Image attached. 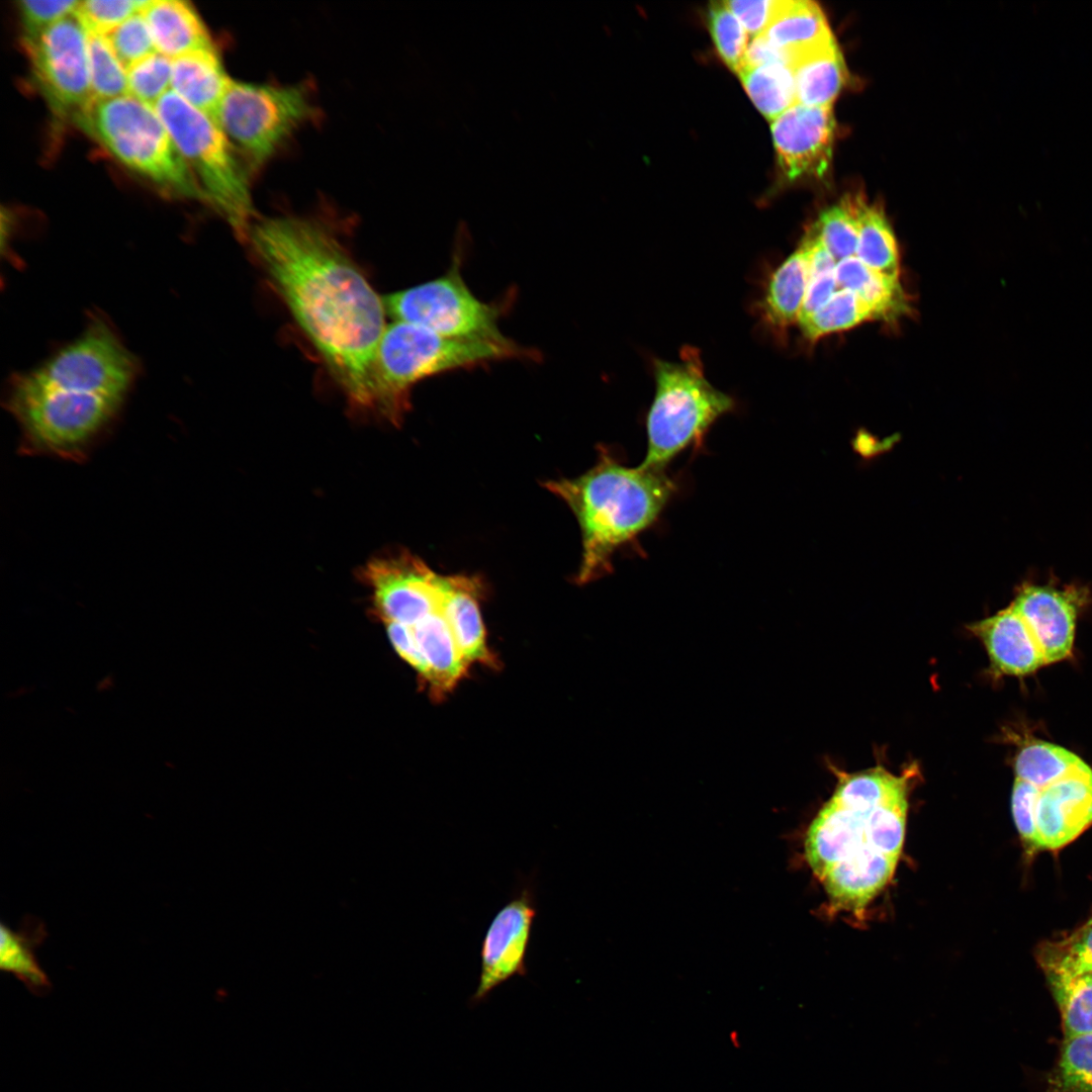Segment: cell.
I'll return each mask as SVG.
<instances>
[{
  "label": "cell",
  "mask_w": 1092,
  "mask_h": 1092,
  "mask_svg": "<svg viewBox=\"0 0 1092 1092\" xmlns=\"http://www.w3.org/2000/svg\"><path fill=\"white\" fill-rule=\"evenodd\" d=\"M47 936L44 924L31 916L25 917L18 931L5 923L0 927V969L14 975L36 996L47 995L52 988L34 952Z\"/></svg>",
  "instance_id": "cell-25"
},
{
  "label": "cell",
  "mask_w": 1092,
  "mask_h": 1092,
  "mask_svg": "<svg viewBox=\"0 0 1092 1092\" xmlns=\"http://www.w3.org/2000/svg\"><path fill=\"white\" fill-rule=\"evenodd\" d=\"M122 401L50 387L25 373L13 382L7 404L22 430L27 451L79 459L110 424Z\"/></svg>",
  "instance_id": "cell-8"
},
{
  "label": "cell",
  "mask_w": 1092,
  "mask_h": 1092,
  "mask_svg": "<svg viewBox=\"0 0 1092 1092\" xmlns=\"http://www.w3.org/2000/svg\"><path fill=\"white\" fill-rule=\"evenodd\" d=\"M533 355V351L512 340L500 343L454 339L393 321L386 325L375 352L372 410L397 425L410 407V393L418 382L452 370Z\"/></svg>",
  "instance_id": "cell-4"
},
{
  "label": "cell",
  "mask_w": 1092,
  "mask_h": 1092,
  "mask_svg": "<svg viewBox=\"0 0 1092 1092\" xmlns=\"http://www.w3.org/2000/svg\"><path fill=\"white\" fill-rule=\"evenodd\" d=\"M873 320H878L875 311L854 292L838 289L823 306L798 324L804 337L814 342Z\"/></svg>",
  "instance_id": "cell-30"
},
{
  "label": "cell",
  "mask_w": 1092,
  "mask_h": 1092,
  "mask_svg": "<svg viewBox=\"0 0 1092 1092\" xmlns=\"http://www.w3.org/2000/svg\"><path fill=\"white\" fill-rule=\"evenodd\" d=\"M484 590L479 577L454 574L447 596L445 613L454 640L464 659L469 663L494 665L485 637L479 601Z\"/></svg>",
  "instance_id": "cell-22"
},
{
  "label": "cell",
  "mask_w": 1092,
  "mask_h": 1092,
  "mask_svg": "<svg viewBox=\"0 0 1092 1092\" xmlns=\"http://www.w3.org/2000/svg\"><path fill=\"white\" fill-rule=\"evenodd\" d=\"M1036 959L1045 975L1092 974V918L1065 939L1042 943Z\"/></svg>",
  "instance_id": "cell-32"
},
{
  "label": "cell",
  "mask_w": 1092,
  "mask_h": 1092,
  "mask_svg": "<svg viewBox=\"0 0 1092 1092\" xmlns=\"http://www.w3.org/2000/svg\"><path fill=\"white\" fill-rule=\"evenodd\" d=\"M315 114L313 98L304 83L278 85L232 79L217 123L256 171Z\"/></svg>",
  "instance_id": "cell-9"
},
{
  "label": "cell",
  "mask_w": 1092,
  "mask_h": 1092,
  "mask_svg": "<svg viewBox=\"0 0 1092 1092\" xmlns=\"http://www.w3.org/2000/svg\"><path fill=\"white\" fill-rule=\"evenodd\" d=\"M708 24L719 56L731 71L739 74L748 47L746 29L725 1L710 4Z\"/></svg>",
  "instance_id": "cell-35"
},
{
  "label": "cell",
  "mask_w": 1092,
  "mask_h": 1092,
  "mask_svg": "<svg viewBox=\"0 0 1092 1092\" xmlns=\"http://www.w3.org/2000/svg\"><path fill=\"white\" fill-rule=\"evenodd\" d=\"M1088 600L1089 590L1077 584L1023 582L1017 588L1011 605L1029 628L1045 664L1072 655L1077 619Z\"/></svg>",
  "instance_id": "cell-13"
},
{
  "label": "cell",
  "mask_w": 1092,
  "mask_h": 1092,
  "mask_svg": "<svg viewBox=\"0 0 1092 1092\" xmlns=\"http://www.w3.org/2000/svg\"><path fill=\"white\" fill-rule=\"evenodd\" d=\"M834 130L832 106L796 103L772 120L778 164L785 177H823L832 159Z\"/></svg>",
  "instance_id": "cell-15"
},
{
  "label": "cell",
  "mask_w": 1092,
  "mask_h": 1092,
  "mask_svg": "<svg viewBox=\"0 0 1092 1092\" xmlns=\"http://www.w3.org/2000/svg\"><path fill=\"white\" fill-rule=\"evenodd\" d=\"M808 283V253L802 243L771 274L759 302L762 323L777 335L799 322Z\"/></svg>",
  "instance_id": "cell-23"
},
{
  "label": "cell",
  "mask_w": 1092,
  "mask_h": 1092,
  "mask_svg": "<svg viewBox=\"0 0 1092 1092\" xmlns=\"http://www.w3.org/2000/svg\"><path fill=\"white\" fill-rule=\"evenodd\" d=\"M769 63H786L790 65L788 57L772 46L763 34L754 36L748 43L742 69Z\"/></svg>",
  "instance_id": "cell-44"
},
{
  "label": "cell",
  "mask_w": 1092,
  "mask_h": 1092,
  "mask_svg": "<svg viewBox=\"0 0 1092 1092\" xmlns=\"http://www.w3.org/2000/svg\"><path fill=\"white\" fill-rule=\"evenodd\" d=\"M155 110L190 168L203 201L214 208L243 239H249L255 209L251 191L254 172L221 127L174 91Z\"/></svg>",
  "instance_id": "cell-5"
},
{
  "label": "cell",
  "mask_w": 1092,
  "mask_h": 1092,
  "mask_svg": "<svg viewBox=\"0 0 1092 1092\" xmlns=\"http://www.w3.org/2000/svg\"><path fill=\"white\" fill-rule=\"evenodd\" d=\"M779 3L780 0L725 1V4L739 19L747 33L753 37L765 31Z\"/></svg>",
  "instance_id": "cell-42"
},
{
  "label": "cell",
  "mask_w": 1092,
  "mask_h": 1092,
  "mask_svg": "<svg viewBox=\"0 0 1092 1092\" xmlns=\"http://www.w3.org/2000/svg\"><path fill=\"white\" fill-rule=\"evenodd\" d=\"M655 394L646 420L647 451L642 466L665 470L693 444H700L734 399L705 376L700 351L681 348L678 361H653Z\"/></svg>",
  "instance_id": "cell-6"
},
{
  "label": "cell",
  "mask_w": 1092,
  "mask_h": 1092,
  "mask_svg": "<svg viewBox=\"0 0 1092 1092\" xmlns=\"http://www.w3.org/2000/svg\"><path fill=\"white\" fill-rule=\"evenodd\" d=\"M28 374L50 387L123 400L135 377L136 362L113 331L96 321Z\"/></svg>",
  "instance_id": "cell-11"
},
{
  "label": "cell",
  "mask_w": 1092,
  "mask_h": 1092,
  "mask_svg": "<svg viewBox=\"0 0 1092 1092\" xmlns=\"http://www.w3.org/2000/svg\"><path fill=\"white\" fill-rule=\"evenodd\" d=\"M88 57L94 101L128 95L126 70L105 35L88 33Z\"/></svg>",
  "instance_id": "cell-34"
},
{
  "label": "cell",
  "mask_w": 1092,
  "mask_h": 1092,
  "mask_svg": "<svg viewBox=\"0 0 1092 1092\" xmlns=\"http://www.w3.org/2000/svg\"><path fill=\"white\" fill-rule=\"evenodd\" d=\"M1039 789L1015 778L1012 789L1011 809L1016 829L1026 846L1038 849L1036 833V807Z\"/></svg>",
  "instance_id": "cell-41"
},
{
  "label": "cell",
  "mask_w": 1092,
  "mask_h": 1092,
  "mask_svg": "<svg viewBox=\"0 0 1092 1092\" xmlns=\"http://www.w3.org/2000/svg\"><path fill=\"white\" fill-rule=\"evenodd\" d=\"M231 80L214 47L172 60V91L216 123Z\"/></svg>",
  "instance_id": "cell-19"
},
{
  "label": "cell",
  "mask_w": 1092,
  "mask_h": 1092,
  "mask_svg": "<svg viewBox=\"0 0 1092 1092\" xmlns=\"http://www.w3.org/2000/svg\"><path fill=\"white\" fill-rule=\"evenodd\" d=\"M738 76L754 105L770 121L796 104L794 72L786 63L743 68Z\"/></svg>",
  "instance_id": "cell-28"
},
{
  "label": "cell",
  "mask_w": 1092,
  "mask_h": 1092,
  "mask_svg": "<svg viewBox=\"0 0 1092 1092\" xmlns=\"http://www.w3.org/2000/svg\"><path fill=\"white\" fill-rule=\"evenodd\" d=\"M1092 825V767L1088 764L1039 789L1036 807L1038 849L1056 850Z\"/></svg>",
  "instance_id": "cell-16"
},
{
  "label": "cell",
  "mask_w": 1092,
  "mask_h": 1092,
  "mask_svg": "<svg viewBox=\"0 0 1092 1092\" xmlns=\"http://www.w3.org/2000/svg\"><path fill=\"white\" fill-rule=\"evenodd\" d=\"M128 95L155 107L172 82V59L154 53L126 70Z\"/></svg>",
  "instance_id": "cell-36"
},
{
  "label": "cell",
  "mask_w": 1092,
  "mask_h": 1092,
  "mask_svg": "<svg viewBox=\"0 0 1092 1092\" xmlns=\"http://www.w3.org/2000/svg\"><path fill=\"white\" fill-rule=\"evenodd\" d=\"M79 3L77 0L17 2L23 38H32L59 20L75 13Z\"/></svg>",
  "instance_id": "cell-40"
},
{
  "label": "cell",
  "mask_w": 1092,
  "mask_h": 1092,
  "mask_svg": "<svg viewBox=\"0 0 1092 1092\" xmlns=\"http://www.w3.org/2000/svg\"><path fill=\"white\" fill-rule=\"evenodd\" d=\"M858 240L855 257L870 269L899 281L897 242L882 208L855 199Z\"/></svg>",
  "instance_id": "cell-27"
},
{
  "label": "cell",
  "mask_w": 1092,
  "mask_h": 1092,
  "mask_svg": "<svg viewBox=\"0 0 1092 1092\" xmlns=\"http://www.w3.org/2000/svg\"><path fill=\"white\" fill-rule=\"evenodd\" d=\"M1058 1003L1065 1036L1092 1032V974L1045 975Z\"/></svg>",
  "instance_id": "cell-31"
},
{
  "label": "cell",
  "mask_w": 1092,
  "mask_h": 1092,
  "mask_svg": "<svg viewBox=\"0 0 1092 1092\" xmlns=\"http://www.w3.org/2000/svg\"><path fill=\"white\" fill-rule=\"evenodd\" d=\"M460 261L455 256L441 276L384 296L387 315L448 338L510 341L497 327L500 306L473 294L460 272Z\"/></svg>",
  "instance_id": "cell-10"
},
{
  "label": "cell",
  "mask_w": 1092,
  "mask_h": 1092,
  "mask_svg": "<svg viewBox=\"0 0 1092 1092\" xmlns=\"http://www.w3.org/2000/svg\"><path fill=\"white\" fill-rule=\"evenodd\" d=\"M1058 1081L1066 1092H1092V1032L1065 1036Z\"/></svg>",
  "instance_id": "cell-37"
},
{
  "label": "cell",
  "mask_w": 1092,
  "mask_h": 1092,
  "mask_svg": "<svg viewBox=\"0 0 1092 1092\" xmlns=\"http://www.w3.org/2000/svg\"><path fill=\"white\" fill-rule=\"evenodd\" d=\"M575 517L581 558L575 582L584 584L613 570L615 553L651 527L675 492L665 470L628 467L600 447L596 464L572 478L543 483Z\"/></svg>",
  "instance_id": "cell-3"
},
{
  "label": "cell",
  "mask_w": 1092,
  "mask_h": 1092,
  "mask_svg": "<svg viewBox=\"0 0 1092 1092\" xmlns=\"http://www.w3.org/2000/svg\"><path fill=\"white\" fill-rule=\"evenodd\" d=\"M908 777L881 767L839 774L811 822L805 858L833 908L862 913L892 879L905 838Z\"/></svg>",
  "instance_id": "cell-2"
},
{
  "label": "cell",
  "mask_w": 1092,
  "mask_h": 1092,
  "mask_svg": "<svg viewBox=\"0 0 1092 1092\" xmlns=\"http://www.w3.org/2000/svg\"><path fill=\"white\" fill-rule=\"evenodd\" d=\"M810 230L837 262L855 256L858 240L855 199H844L827 208Z\"/></svg>",
  "instance_id": "cell-33"
},
{
  "label": "cell",
  "mask_w": 1092,
  "mask_h": 1092,
  "mask_svg": "<svg viewBox=\"0 0 1092 1092\" xmlns=\"http://www.w3.org/2000/svg\"><path fill=\"white\" fill-rule=\"evenodd\" d=\"M792 69L796 103L806 106H832L847 80L845 63L835 40L801 57Z\"/></svg>",
  "instance_id": "cell-24"
},
{
  "label": "cell",
  "mask_w": 1092,
  "mask_h": 1092,
  "mask_svg": "<svg viewBox=\"0 0 1092 1092\" xmlns=\"http://www.w3.org/2000/svg\"><path fill=\"white\" fill-rule=\"evenodd\" d=\"M537 910L533 891L524 887L493 917L480 950V976L471 1003H479L514 976L527 974L526 954Z\"/></svg>",
  "instance_id": "cell-14"
},
{
  "label": "cell",
  "mask_w": 1092,
  "mask_h": 1092,
  "mask_svg": "<svg viewBox=\"0 0 1092 1092\" xmlns=\"http://www.w3.org/2000/svg\"><path fill=\"white\" fill-rule=\"evenodd\" d=\"M453 577L454 574L452 582ZM447 596L439 608L415 624L401 625L412 633L418 644L427 665L425 681L436 698L451 691L464 676L470 665L459 651L451 632L445 613Z\"/></svg>",
  "instance_id": "cell-18"
},
{
  "label": "cell",
  "mask_w": 1092,
  "mask_h": 1092,
  "mask_svg": "<svg viewBox=\"0 0 1092 1092\" xmlns=\"http://www.w3.org/2000/svg\"><path fill=\"white\" fill-rule=\"evenodd\" d=\"M835 276L838 288L854 292L878 320L891 321L908 310L900 282L870 269L855 256L837 262Z\"/></svg>",
  "instance_id": "cell-26"
},
{
  "label": "cell",
  "mask_w": 1092,
  "mask_h": 1092,
  "mask_svg": "<svg viewBox=\"0 0 1092 1092\" xmlns=\"http://www.w3.org/2000/svg\"><path fill=\"white\" fill-rule=\"evenodd\" d=\"M968 629L983 643L994 675L1025 676L1046 665L1029 628L1011 604Z\"/></svg>",
  "instance_id": "cell-17"
},
{
  "label": "cell",
  "mask_w": 1092,
  "mask_h": 1092,
  "mask_svg": "<svg viewBox=\"0 0 1092 1092\" xmlns=\"http://www.w3.org/2000/svg\"><path fill=\"white\" fill-rule=\"evenodd\" d=\"M147 1V0H146ZM143 0L80 1L76 14L88 33L105 35L134 13L141 11Z\"/></svg>",
  "instance_id": "cell-39"
},
{
  "label": "cell",
  "mask_w": 1092,
  "mask_h": 1092,
  "mask_svg": "<svg viewBox=\"0 0 1092 1092\" xmlns=\"http://www.w3.org/2000/svg\"><path fill=\"white\" fill-rule=\"evenodd\" d=\"M156 50L170 59L213 48L209 31L193 5L182 0H147L141 9Z\"/></svg>",
  "instance_id": "cell-20"
},
{
  "label": "cell",
  "mask_w": 1092,
  "mask_h": 1092,
  "mask_svg": "<svg viewBox=\"0 0 1092 1092\" xmlns=\"http://www.w3.org/2000/svg\"><path fill=\"white\" fill-rule=\"evenodd\" d=\"M105 36L125 70L157 52L150 28L141 11L131 15Z\"/></svg>",
  "instance_id": "cell-38"
},
{
  "label": "cell",
  "mask_w": 1092,
  "mask_h": 1092,
  "mask_svg": "<svg viewBox=\"0 0 1092 1092\" xmlns=\"http://www.w3.org/2000/svg\"><path fill=\"white\" fill-rule=\"evenodd\" d=\"M762 34L788 57L791 67L801 57L835 40L820 7L808 0H780Z\"/></svg>",
  "instance_id": "cell-21"
},
{
  "label": "cell",
  "mask_w": 1092,
  "mask_h": 1092,
  "mask_svg": "<svg viewBox=\"0 0 1092 1092\" xmlns=\"http://www.w3.org/2000/svg\"><path fill=\"white\" fill-rule=\"evenodd\" d=\"M22 41L33 77L51 108L77 123L94 98L88 33L76 12Z\"/></svg>",
  "instance_id": "cell-12"
},
{
  "label": "cell",
  "mask_w": 1092,
  "mask_h": 1092,
  "mask_svg": "<svg viewBox=\"0 0 1092 1092\" xmlns=\"http://www.w3.org/2000/svg\"><path fill=\"white\" fill-rule=\"evenodd\" d=\"M249 239L276 291L355 406L372 410L380 297L334 232L315 218L255 221Z\"/></svg>",
  "instance_id": "cell-1"
},
{
  "label": "cell",
  "mask_w": 1092,
  "mask_h": 1092,
  "mask_svg": "<svg viewBox=\"0 0 1092 1092\" xmlns=\"http://www.w3.org/2000/svg\"><path fill=\"white\" fill-rule=\"evenodd\" d=\"M77 124L163 192L203 201L190 168L154 107L129 95L94 101Z\"/></svg>",
  "instance_id": "cell-7"
},
{
  "label": "cell",
  "mask_w": 1092,
  "mask_h": 1092,
  "mask_svg": "<svg viewBox=\"0 0 1092 1092\" xmlns=\"http://www.w3.org/2000/svg\"><path fill=\"white\" fill-rule=\"evenodd\" d=\"M1087 763L1067 748L1042 740L1020 747L1013 760L1015 778L1044 788Z\"/></svg>",
  "instance_id": "cell-29"
},
{
  "label": "cell",
  "mask_w": 1092,
  "mask_h": 1092,
  "mask_svg": "<svg viewBox=\"0 0 1092 1092\" xmlns=\"http://www.w3.org/2000/svg\"><path fill=\"white\" fill-rule=\"evenodd\" d=\"M838 289L835 269L812 270L808 268L807 290L799 322L817 311Z\"/></svg>",
  "instance_id": "cell-43"
}]
</instances>
